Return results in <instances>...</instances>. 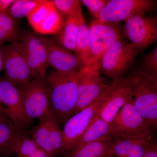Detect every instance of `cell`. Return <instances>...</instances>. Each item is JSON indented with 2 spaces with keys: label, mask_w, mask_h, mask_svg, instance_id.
Instances as JSON below:
<instances>
[{
  "label": "cell",
  "mask_w": 157,
  "mask_h": 157,
  "mask_svg": "<svg viewBox=\"0 0 157 157\" xmlns=\"http://www.w3.org/2000/svg\"><path fill=\"white\" fill-rule=\"evenodd\" d=\"M3 70L5 78L17 87L33 80L20 41L4 45Z\"/></svg>",
  "instance_id": "9"
},
{
  "label": "cell",
  "mask_w": 157,
  "mask_h": 157,
  "mask_svg": "<svg viewBox=\"0 0 157 157\" xmlns=\"http://www.w3.org/2000/svg\"><path fill=\"white\" fill-rule=\"evenodd\" d=\"M99 70H93L80 80L77 88L76 107L73 114L84 109L97 100L107 88L106 79Z\"/></svg>",
  "instance_id": "17"
},
{
  "label": "cell",
  "mask_w": 157,
  "mask_h": 157,
  "mask_svg": "<svg viewBox=\"0 0 157 157\" xmlns=\"http://www.w3.org/2000/svg\"><path fill=\"white\" fill-rule=\"evenodd\" d=\"M42 0H14L8 13L13 19L27 17L32 10L41 2Z\"/></svg>",
  "instance_id": "26"
},
{
  "label": "cell",
  "mask_w": 157,
  "mask_h": 157,
  "mask_svg": "<svg viewBox=\"0 0 157 157\" xmlns=\"http://www.w3.org/2000/svg\"><path fill=\"white\" fill-rule=\"evenodd\" d=\"M27 18L35 33L45 36L58 34L66 20L50 0H42Z\"/></svg>",
  "instance_id": "10"
},
{
  "label": "cell",
  "mask_w": 157,
  "mask_h": 157,
  "mask_svg": "<svg viewBox=\"0 0 157 157\" xmlns=\"http://www.w3.org/2000/svg\"><path fill=\"white\" fill-rule=\"evenodd\" d=\"M128 78L121 76L113 79L108 94L98 110L100 117L111 124L121 109L131 98Z\"/></svg>",
  "instance_id": "15"
},
{
  "label": "cell",
  "mask_w": 157,
  "mask_h": 157,
  "mask_svg": "<svg viewBox=\"0 0 157 157\" xmlns=\"http://www.w3.org/2000/svg\"><path fill=\"white\" fill-rule=\"evenodd\" d=\"M152 139H113L107 157H143Z\"/></svg>",
  "instance_id": "18"
},
{
  "label": "cell",
  "mask_w": 157,
  "mask_h": 157,
  "mask_svg": "<svg viewBox=\"0 0 157 157\" xmlns=\"http://www.w3.org/2000/svg\"><path fill=\"white\" fill-rule=\"evenodd\" d=\"M17 87L26 115L31 121L39 119L52 109L50 89L45 76L33 79Z\"/></svg>",
  "instance_id": "4"
},
{
  "label": "cell",
  "mask_w": 157,
  "mask_h": 157,
  "mask_svg": "<svg viewBox=\"0 0 157 157\" xmlns=\"http://www.w3.org/2000/svg\"><path fill=\"white\" fill-rule=\"evenodd\" d=\"M143 157H157V147L155 142L152 141L147 148Z\"/></svg>",
  "instance_id": "30"
},
{
  "label": "cell",
  "mask_w": 157,
  "mask_h": 157,
  "mask_svg": "<svg viewBox=\"0 0 157 157\" xmlns=\"http://www.w3.org/2000/svg\"><path fill=\"white\" fill-rule=\"evenodd\" d=\"M0 103L14 126L22 132L32 125L31 121L26 115L19 90L7 80L0 77Z\"/></svg>",
  "instance_id": "12"
},
{
  "label": "cell",
  "mask_w": 157,
  "mask_h": 157,
  "mask_svg": "<svg viewBox=\"0 0 157 157\" xmlns=\"http://www.w3.org/2000/svg\"><path fill=\"white\" fill-rule=\"evenodd\" d=\"M38 120L31 131L32 139L39 148L54 157L62 151L63 135L53 109Z\"/></svg>",
  "instance_id": "8"
},
{
  "label": "cell",
  "mask_w": 157,
  "mask_h": 157,
  "mask_svg": "<svg viewBox=\"0 0 157 157\" xmlns=\"http://www.w3.org/2000/svg\"><path fill=\"white\" fill-rule=\"evenodd\" d=\"M98 112L72 150H76L87 144L109 136L111 124L102 119Z\"/></svg>",
  "instance_id": "20"
},
{
  "label": "cell",
  "mask_w": 157,
  "mask_h": 157,
  "mask_svg": "<svg viewBox=\"0 0 157 157\" xmlns=\"http://www.w3.org/2000/svg\"><path fill=\"white\" fill-rule=\"evenodd\" d=\"M14 0H0V13L7 12Z\"/></svg>",
  "instance_id": "31"
},
{
  "label": "cell",
  "mask_w": 157,
  "mask_h": 157,
  "mask_svg": "<svg viewBox=\"0 0 157 157\" xmlns=\"http://www.w3.org/2000/svg\"><path fill=\"white\" fill-rule=\"evenodd\" d=\"M4 45L0 43V73L3 70L4 65Z\"/></svg>",
  "instance_id": "34"
},
{
  "label": "cell",
  "mask_w": 157,
  "mask_h": 157,
  "mask_svg": "<svg viewBox=\"0 0 157 157\" xmlns=\"http://www.w3.org/2000/svg\"><path fill=\"white\" fill-rule=\"evenodd\" d=\"M139 50L133 43L118 39L107 48L101 58L100 69L113 79L120 78L132 66Z\"/></svg>",
  "instance_id": "5"
},
{
  "label": "cell",
  "mask_w": 157,
  "mask_h": 157,
  "mask_svg": "<svg viewBox=\"0 0 157 157\" xmlns=\"http://www.w3.org/2000/svg\"><path fill=\"white\" fill-rule=\"evenodd\" d=\"M85 24L82 12L69 17L60 32L55 35V40L68 50L76 52V42L80 28Z\"/></svg>",
  "instance_id": "19"
},
{
  "label": "cell",
  "mask_w": 157,
  "mask_h": 157,
  "mask_svg": "<svg viewBox=\"0 0 157 157\" xmlns=\"http://www.w3.org/2000/svg\"><path fill=\"white\" fill-rule=\"evenodd\" d=\"M142 65L145 73L157 80V46L149 53L144 56Z\"/></svg>",
  "instance_id": "28"
},
{
  "label": "cell",
  "mask_w": 157,
  "mask_h": 157,
  "mask_svg": "<svg viewBox=\"0 0 157 157\" xmlns=\"http://www.w3.org/2000/svg\"><path fill=\"white\" fill-rule=\"evenodd\" d=\"M25 157H51L48 153L41 149L37 150L32 154Z\"/></svg>",
  "instance_id": "33"
},
{
  "label": "cell",
  "mask_w": 157,
  "mask_h": 157,
  "mask_svg": "<svg viewBox=\"0 0 157 157\" xmlns=\"http://www.w3.org/2000/svg\"><path fill=\"white\" fill-rule=\"evenodd\" d=\"M113 138L105 136L82 147L76 150H72L71 157H107L109 147Z\"/></svg>",
  "instance_id": "21"
},
{
  "label": "cell",
  "mask_w": 157,
  "mask_h": 157,
  "mask_svg": "<svg viewBox=\"0 0 157 157\" xmlns=\"http://www.w3.org/2000/svg\"><path fill=\"white\" fill-rule=\"evenodd\" d=\"M21 42L33 79L45 77L48 65L47 50L42 35L32 31L22 33Z\"/></svg>",
  "instance_id": "13"
},
{
  "label": "cell",
  "mask_w": 157,
  "mask_h": 157,
  "mask_svg": "<svg viewBox=\"0 0 157 157\" xmlns=\"http://www.w3.org/2000/svg\"><path fill=\"white\" fill-rule=\"evenodd\" d=\"M21 31L15 20L7 12L0 13V43H12L19 42Z\"/></svg>",
  "instance_id": "22"
},
{
  "label": "cell",
  "mask_w": 157,
  "mask_h": 157,
  "mask_svg": "<svg viewBox=\"0 0 157 157\" xmlns=\"http://www.w3.org/2000/svg\"><path fill=\"white\" fill-rule=\"evenodd\" d=\"M156 2L154 0H109L98 19L117 23L133 15L151 12Z\"/></svg>",
  "instance_id": "14"
},
{
  "label": "cell",
  "mask_w": 157,
  "mask_h": 157,
  "mask_svg": "<svg viewBox=\"0 0 157 157\" xmlns=\"http://www.w3.org/2000/svg\"><path fill=\"white\" fill-rule=\"evenodd\" d=\"M112 86V82L92 104L74 114L65 122L62 131V151L72 150L95 117Z\"/></svg>",
  "instance_id": "6"
},
{
  "label": "cell",
  "mask_w": 157,
  "mask_h": 157,
  "mask_svg": "<svg viewBox=\"0 0 157 157\" xmlns=\"http://www.w3.org/2000/svg\"><path fill=\"white\" fill-rule=\"evenodd\" d=\"M56 8L66 19L70 16L82 12L81 1L78 0H54Z\"/></svg>",
  "instance_id": "27"
},
{
  "label": "cell",
  "mask_w": 157,
  "mask_h": 157,
  "mask_svg": "<svg viewBox=\"0 0 157 157\" xmlns=\"http://www.w3.org/2000/svg\"><path fill=\"white\" fill-rule=\"evenodd\" d=\"M32 138L19 132L14 137L10 148V153H14L17 157H25L39 149Z\"/></svg>",
  "instance_id": "24"
},
{
  "label": "cell",
  "mask_w": 157,
  "mask_h": 157,
  "mask_svg": "<svg viewBox=\"0 0 157 157\" xmlns=\"http://www.w3.org/2000/svg\"><path fill=\"white\" fill-rule=\"evenodd\" d=\"M91 39L90 57L86 67H100L101 58L107 48L117 40L122 39L117 23L104 22L98 19L90 25Z\"/></svg>",
  "instance_id": "7"
},
{
  "label": "cell",
  "mask_w": 157,
  "mask_h": 157,
  "mask_svg": "<svg viewBox=\"0 0 157 157\" xmlns=\"http://www.w3.org/2000/svg\"><path fill=\"white\" fill-rule=\"evenodd\" d=\"M42 38L47 50L48 65L55 70L70 72L86 67L75 52L63 47L52 38L42 35Z\"/></svg>",
  "instance_id": "16"
},
{
  "label": "cell",
  "mask_w": 157,
  "mask_h": 157,
  "mask_svg": "<svg viewBox=\"0 0 157 157\" xmlns=\"http://www.w3.org/2000/svg\"><path fill=\"white\" fill-rule=\"evenodd\" d=\"M125 22L126 36L143 54L147 48L156 41V16L136 14L127 18Z\"/></svg>",
  "instance_id": "11"
},
{
  "label": "cell",
  "mask_w": 157,
  "mask_h": 157,
  "mask_svg": "<svg viewBox=\"0 0 157 157\" xmlns=\"http://www.w3.org/2000/svg\"><path fill=\"white\" fill-rule=\"evenodd\" d=\"M19 132L12 123L0 122V154L10 153L13 139Z\"/></svg>",
  "instance_id": "25"
},
{
  "label": "cell",
  "mask_w": 157,
  "mask_h": 157,
  "mask_svg": "<svg viewBox=\"0 0 157 157\" xmlns=\"http://www.w3.org/2000/svg\"><path fill=\"white\" fill-rule=\"evenodd\" d=\"M100 67H86L80 70L60 72L54 70L47 78L52 107L59 123L64 124L73 116L76 107L77 88L82 78Z\"/></svg>",
  "instance_id": "1"
},
{
  "label": "cell",
  "mask_w": 157,
  "mask_h": 157,
  "mask_svg": "<svg viewBox=\"0 0 157 157\" xmlns=\"http://www.w3.org/2000/svg\"><path fill=\"white\" fill-rule=\"evenodd\" d=\"M109 0H82V3L90 11V14L95 19H98L103 9Z\"/></svg>",
  "instance_id": "29"
},
{
  "label": "cell",
  "mask_w": 157,
  "mask_h": 157,
  "mask_svg": "<svg viewBox=\"0 0 157 157\" xmlns=\"http://www.w3.org/2000/svg\"><path fill=\"white\" fill-rule=\"evenodd\" d=\"M0 122L12 123L9 117L6 114L5 109L2 106L1 103H0Z\"/></svg>",
  "instance_id": "32"
},
{
  "label": "cell",
  "mask_w": 157,
  "mask_h": 157,
  "mask_svg": "<svg viewBox=\"0 0 157 157\" xmlns=\"http://www.w3.org/2000/svg\"><path fill=\"white\" fill-rule=\"evenodd\" d=\"M153 132L136 108L132 97L111 124L109 136L113 139H152Z\"/></svg>",
  "instance_id": "3"
},
{
  "label": "cell",
  "mask_w": 157,
  "mask_h": 157,
  "mask_svg": "<svg viewBox=\"0 0 157 157\" xmlns=\"http://www.w3.org/2000/svg\"><path fill=\"white\" fill-rule=\"evenodd\" d=\"M130 92L135 107L152 129L157 127V80L142 69H137L128 76Z\"/></svg>",
  "instance_id": "2"
},
{
  "label": "cell",
  "mask_w": 157,
  "mask_h": 157,
  "mask_svg": "<svg viewBox=\"0 0 157 157\" xmlns=\"http://www.w3.org/2000/svg\"><path fill=\"white\" fill-rule=\"evenodd\" d=\"M75 53L86 67L91 56V39L90 28L84 24L78 32L76 42Z\"/></svg>",
  "instance_id": "23"
}]
</instances>
